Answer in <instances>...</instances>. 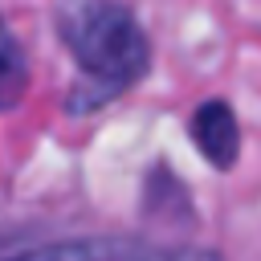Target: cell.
<instances>
[{
    "label": "cell",
    "mask_w": 261,
    "mask_h": 261,
    "mask_svg": "<svg viewBox=\"0 0 261 261\" xmlns=\"http://www.w3.org/2000/svg\"><path fill=\"white\" fill-rule=\"evenodd\" d=\"M188 130H192V143L200 147V155L216 171H228L237 163V155H241V126H237V114H232L228 102H220V98L200 102L192 110Z\"/></svg>",
    "instance_id": "obj_3"
},
{
    "label": "cell",
    "mask_w": 261,
    "mask_h": 261,
    "mask_svg": "<svg viewBox=\"0 0 261 261\" xmlns=\"http://www.w3.org/2000/svg\"><path fill=\"white\" fill-rule=\"evenodd\" d=\"M53 29L77 65V82L65 98L69 114L110 106L151 69V41L122 0H57Z\"/></svg>",
    "instance_id": "obj_1"
},
{
    "label": "cell",
    "mask_w": 261,
    "mask_h": 261,
    "mask_svg": "<svg viewBox=\"0 0 261 261\" xmlns=\"http://www.w3.org/2000/svg\"><path fill=\"white\" fill-rule=\"evenodd\" d=\"M0 261H224V257L204 245H159L139 237H73L4 253Z\"/></svg>",
    "instance_id": "obj_2"
},
{
    "label": "cell",
    "mask_w": 261,
    "mask_h": 261,
    "mask_svg": "<svg viewBox=\"0 0 261 261\" xmlns=\"http://www.w3.org/2000/svg\"><path fill=\"white\" fill-rule=\"evenodd\" d=\"M24 90H29V57L16 33L8 29V20L0 16V114L20 106Z\"/></svg>",
    "instance_id": "obj_4"
}]
</instances>
